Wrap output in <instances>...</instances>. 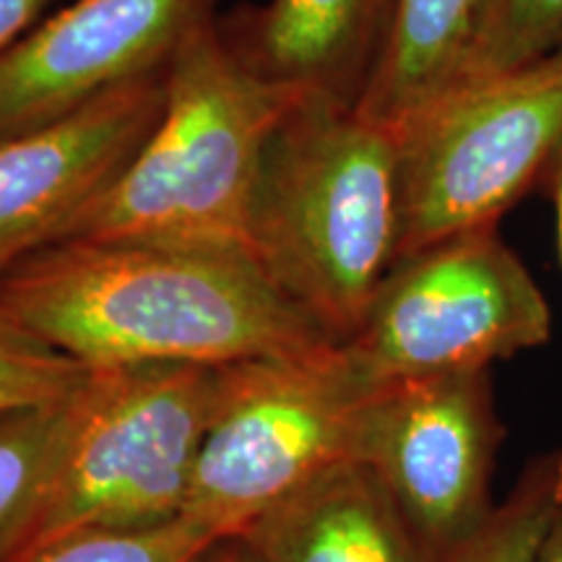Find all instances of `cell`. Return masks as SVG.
<instances>
[{
    "label": "cell",
    "instance_id": "1",
    "mask_svg": "<svg viewBox=\"0 0 562 562\" xmlns=\"http://www.w3.org/2000/svg\"><path fill=\"white\" fill-rule=\"evenodd\" d=\"M0 305L91 370L227 368L339 344L227 245L55 243L0 277Z\"/></svg>",
    "mask_w": 562,
    "mask_h": 562
},
{
    "label": "cell",
    "instance_id": "2",
    "mask_svg": "<svg viewBox=\"0 0 562 562\" xmlns=\"http://www.w3.org/2000/svg\"><path fill=\"white\" fill-rule=\"evenodd\" d=\"M398 229V133L357 108L300 97L266 149L252 256L323 331L347 344L396 263Z\"/></svg>",
    "mask_w": 562,
    "mask_h": 562
},
{
    "label": "cell",
    "instance_id": "3",
    "mask_svg": "<svg viewBox=\"0 0 562 562\" xmlns=\"http://www.w3.org/2000/svg\"><path fill=\"white\" fill-rule=\"evenodd\" d=\"M297 100L243 66L220 19L203 21L167 66L165 108L149 138L60 243H199L252 252L266 149Z\"/></svg>",
    "mask_w": 562,
    "mask_h": 562
},
{
    "label": "cell",
    "instance_id": "4",
    "mask_svg": "<svg viewBox=\"0 0 562 562\" xmlns=\"http://www.w3.org/2000/svg\"><path fill=\"white\" fill-rule=\"evenodd\" d=\"M378 385L347 344L222 368L182 516L222 537L243 533L315 476L355 459L357 427Z\"/></svg>",
    "mask_w": 562,
    "mask_h": 562
},
{
    "label": "cell",
    "instance_id": "5",
    "mask_svg": "<svg viewBox=\"0 0 562 562\" xmlns=\"http://www.w3.org/2000/svg\"><path fill=\"white\" fill-rule=\"evenodd\" d=\"M222 368L94 370L91 402L21 562L91 531H138L182 518Z\"/></svg>",
    "mask_w": 562,
    "mask_h": 562
},
{
    "label": "cell",
    "instance_id": "6",
    "mask_svg": "<svg viewBox=\"0 0 562 562\" xmlns=\"http://www.w3.org/2000/svg\"><path fill=\"white\" fill-rule=\"evenodd\" d=\"M398 133L396 261L492 227L544 180L562 149V47L442 91Z\"/></svg>",
    "mask_w": 562,
    "mask_h": 562
},
{
    "label": "cell",
    "instance_id": "7",
    "mask_svg": "<svg viewBox=\"0 0 562 562\" xmlns=\"http://www.w3.org/2000/svg\"><path fill=\"white\" fill-rule=\"evenodd\" d=\"M550 336L542 286L492 224L393 263L347 347L372 381L389 383L490 370Z\"/></svg>",
    "mask_w": 562,
    "mask_h": 562
},
{
    "label": "cell",
    "instance_id": "8",
    "mask_svg": "<svg viewBox=\"0 0 562 562\" xmlns=\"http://www.w3.org/2000/svg\"><path fill=\"white\" fill-rule=\"evenodd\" d=\"M503 440L490 370L378 385L357 427L355 461L389 490L435 562L467 544L492 508Z\"/></svg>",
    "mask_w": 562,
    "mask_h": 562
},
{
    "label": "cell",
    "instance_id": "9",
    "mask_svg": "<svg viewBox=\"0 0 562 562\" xmlns=\"http://www.w3.org/2000/svg\"><path fill=\"white\" fill-rule=\"evenodd\" d=\"M214 0H74L0 53V140L170 66Z\"/></svg>",
    "mask_w": 562,
    "mask_h": 562
},
{
    "label": "cell",
    "instance_id": "10",
    "mask_svg": "<svg viewBox=\"0 0 562 562\" xmlns=\"http://www.w3.org/2000/svg\"><path fill=\"white\" fill-rule=\"evenodd\" d=\"M167 68L123 83L50 125L0 140V277L60 243L157 125Z\"/></svg>",
    "mask_w": 562,
    "mask_h": 562
},
{
    "label": "cell",
    "instance_id": "11",
    "mask_svg": "<svg viewBox=\"0 0 562 562\" xmlns=\"http://www.w3.org/2000/svg\"><path fill=\"white\" fill-rule=\"evenodd\" d=\"M393 0H269L220 19L229 50L273 87L357 108Z\"/></svg>",
    "mask_w": 562,
    "mask_h": 562
},
{
    "label": "cell",
    "instance_id": "12",
    "mask_svg": "<svg viewBox=\"0 0 562 562\" xmlns=\"http://www.w3.org/2000/svg\"><path fill=\"white\" fill-rule=\"evenodd\" d=\"M243 537L263 562H435L362 461H341L258 516Z\"/></svg>",
    "mask_w": 562,
    "mask_h": 562
},
{
    "label": "cell",
    "instance_id": "13",
    "mask_svg": "<svg viewBox=\"0 0 562 562\" xmlns=\"http://www.w3.org/2000/svg\"><path fill=\"white\" fill-rule=\"evenodd\" d=\"M490 0H393L389 30L357 110L402 131L461 79Z\"/></svg>",
    "mask_w": 562,
    "mask_h": 562
},
{
    "label": "cell",
    "instance_id": "14",
    "mask_svg": "<svg viewBox=\"0 0 562 562\" xmlns=\"http://www.w3.org/2000/svg\"><path fill=\"white\" fill-rule=\"evenodd\" d=\"M89 381L66 398L0 412V562H21L91 402Z\"/></svg>",
    "mask_w": 562,
    "mask_h": 562
},
{
    "label": "cell",
    "instance_id": "15",
    "mask_svg": "<svg viewBox=\"0 0 562 562\" xmlns=\"http://www.w3.org/2000/svg\"><path fill=\"white\" fill-rule=\"evenodd\" d=\"M562 505V446L537 456L482 529L446 562H537L539 547Z\"/></svg>",
    "mask_w": 562,
    "mask_h": 562
},
{
    "label": "cell",
    "instance_id": "16",
    "mask_svg": "<svg viewBox=\"0 0 562 562\" xmlns=\"http://www.w3.org/2000/svg\"><path fill=\"white\" fill-rule=\"evenodd\" d=\"M558 47H562V0H490L472 58L456 83L518 68Z\"/></svg>",
    "mask_w": 562,
    "mask_h": 562
},
{
    "label": "cell",
    "instance_id": "17",
    "mask_svg": "<svg viewBox=\"0 0 562 562\" xmlns=\"http://www.w3.org/2000/svg\"><path fill=\"white\" fill-rule=\"evenodd\" d=\"M91 368L50 347L0 305V412L66 398Z\"/></svg>",
    "mask_w": 562,
    "mask_h": 562
},
{
    "label": "cell",
    "instance_id": "18",
    "mask_svg": "<svg viewBox=\"0 0 562 562\" xmlns=\"http://www.w3.org/2000/svg\"><path fill=\"white\" fill-rule=\"evenodd\" d=\"M220 537V531L182 516L154 529L79 533L24 562H191Z\"/></svg>",
    "mask_w": 562,
    "mask_h": 562
},
{
    "label": "cell",
    "instance_id": "19",
    "mask_svg": "<svg viewBox=\"0 0 562 562\" xmlns=\"http://www.w3.org/2000/svg\"><path fill=\"white\" fill-rule=\"evenodd\" d=\"M58 0H0V53L37 26Z\"/></svg>",
    "mask_w": 562,
    "mask_h": 562
},
{
    "label": "cell",
    "instance_id": "20",
    "mask_svg": "<svg viewBox=\"0 0 562 562\" xmlns=\"http://www.w3.org/2000/svg\"><path fill=\"white\" fill-rule=\"evenodd\" d=\"M191 562H263V558L252 550L243 533H232V537H220L216 542H211Z\"/></svg>",
    "mask_w": 562,
    "mask_h": 562
},
{
    "label": "cell",
    "instance_id": "21",
    "mask_svg": "<svg viewBox=\"0 0 562 562\" xmlns=\"http://www.w3.org/2000/svg\"><path fill=\"white\" fill-rule=\"evenodd\" d=\"M544 186L552 195V206H554V224H558V250H560V261H562V149L558 157L552 159L550 170L544 175Z\"/></svg>",
    "mask_w": 562,
    "mask_h": 562
},
{
    "label": "cell",
    "instance_id": "22",
    "mask_svg": "<svg viewBox=\"0 0 562 562\" xmlns=\"http://www.w3.org/2000/svg\"><path fill=\"white\" fill-rule=\"evenodd\" d=\"M537 562H562V505L558 508V513H554L550 529L544 533Z\"/></svg>",
    "mask_w": 562,
    "mask_h": 562
}]
</instances>
